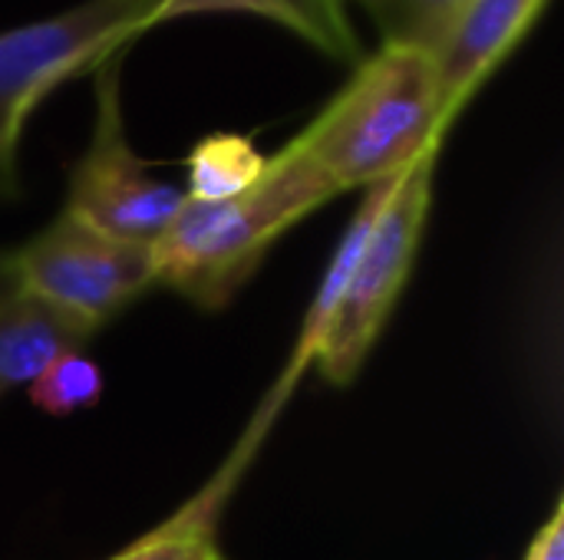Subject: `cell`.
<instances>
[{
    "label": "cell",
    "instance_id": "obj_1",
    "mask_svg": "<svg viewBox=\"0 0 564 560\" xmlns=\"http://www.w3.org/2000/svg\"><path fill=\"white\" fill-rule=\"evenodd\" d=\"M337 195L324 168L291 139L248 191L225 201L185 195L152 241L155 287H169L202 310L225 307L271 244Z\"/></svg>",
    "mask_w": 564,
    "mask_h": 560
},
{
    "label": "cell",
    "instance_id": "obj_2",
    "mask_svg": "<svg viewBox=\"0 0 564 560\" xmlns=\"http://www.w3.org/2000/svg\"><path fill=\"white\" fill-rule=\"evenodd\" d=\"M449 129L433 56L380 46L354 66L347 86L294 142L344 195L400 178L440 152Z\"/></svg>",
    "mask_w": 564,
    "mask_h": 560
},
{
    "label": "cell",
    "instance_id": "obj_3",
    "mask_svg": "<svg viewBox=\"0 0 564 560\" xmlns=\"http://www.w3.org/2000/svg\"><path fill=\"white\" fill-rule=\"evenodd\" d=\"M145 30L135 0H83L0 33V198L17 195V149L33 109L66 79L122 56Z\"/></svg>",
    "mask_w": 564,
    "mask_h": 560
},
{
    "label": "cell",
    "instance_id": "obj_4",
    "mask_svg": "<svg viewBox=\"0 0 564 560\" xmlns=\"http://www.w3.org/2000/svg\"><path fill=\"white\" fill-rule=\"evenodd\" d=\"M436 162L440 152L420 158L410 172H403L393 182V191L367 238L344 304L317 356L321 376L334 386H347L357 380L364 360L370 356L413 274V261L433 205Z\"/></svg>",
    "mask_w": 564,
    "mask_h": 560
},
{
    "label": "cell",
    "instance_id": "obj_5",
    "mask_svg": "<svg viewBox=\"0 0 564 560\" xmlns=\"http://www.w3.org/2000/svg\"><path fill=\"white\" fill-rule=\"evenodd\" d=\"M182 201L185 191L152 178L149 165L132 152L119 99V56L106 59L96 69L93 135L69 172L63 211L109 238L152 244L169 228Z\"/></svg>",
    "mask_w": 564,
    "mask_h": 560
},
{
    "label": "cell",
    "instance_id": "obj_6",
    "mask_svg": "<svg viewBox=\"0 0 564 560\" xmlns=\"http://www.w3.org/2000/svg\"><path fill=\"white\" fill-rule=\"evenodd\" d=\"M23 277L56 307L96 330L155 287L152 244L109 238L69 211L13 251Z\"/></svg>",
    "mask_w": 564,
    "mask_h": 560
},
{
    "label": "cell",
    "instance_id": "obj_7",
    "mask_svg": "<svg viewBox=\"0 0 564 560\" xmlns=\"http://www.w3.org/2000/svg\"><path fill=\"white\" fill-rule=\"evenodd\" d=\"M93 333V323L56 307L23 277L13 251H0V396L33 383L53 360L76 353Z\"/></svg>",
    "mask_w": 564,
    "mask_h": 560
},
{
    "label": "cell",
    "instance_id": "obj_8",
    "mask_svg": "<svg viewBox=\"0 0 564 560\" xmlns=\"http://www.w3.org/2000/svg\"><path fill=\"white\" fill-rule=\"evenodd\" d=\"M549 0H473L449 40L433 56L449 125L525 40Z\"/></svg>",
    "mask_w": 564,
    "mask_h": 560
},
{
    "label": "cell",
    "instance_id": "obj_9",
    "mask_svg": "<svg viewBox=\"0 0 564 560\" xmlns=\"http://www.w3.org/2000/svg\"><path fill=\"white\" fill-rule=\"evenodd\" d=\"M288 399H291V389L274 383V389L258 406L251 426L245 429L241 442L235 446V452L228 455L221 472L188 505H182L165 525L142 535L135 545H129L126 551H119L116 558L109 560H221V551H218L221 508L231 498V492L238 488V479L251 465L258 446L264 442L268 429L274 426V419H278V413L284 409Z\"/></svg>",
    "mask_w": 564,
    "mask_h": 560
},
{
    "label": "cell",
    "instance_id": "obj_10",
    "mask_svg": "<svg viewBox=\"0 0 564 560\" xmlns=\"http://www.w3.org/2000/svg\"><path fill=\"white\" fill-rule=\"evenodd\" d=\"M145 13L149 30L192 13H251L271 20L330 59L360 63L357 30L350 23L347 0H135Z\"/></svg>",
    "mask_w": 564,
    "mask_h": 560
},
{
    "label": "cell",
    "instance_id": "obj_11",
    "mask_svg": "<svg viewBox=\"0 0 564 560\" xmlns=\"http://www.w3.org/2000/svg\"><path fill=\"white\" fill-rule=\"evenodd\" d=\"M393 182H380V185L364 191V201H360L354 221L347 224L340 244L334 248V257H330V264H327V271H324V277H321V284L314 290V300H311L307 314H304L294 353H291L284 373L278 380L281 386L294 389L297 380L307 373V366L317 363V356L324 350V340L330 333V323H334V317H337V310L344 304V294L350 287V277L357 271V261H360V254L367 248V238H370V231H373V224H377V218H380V211H383V205H387V198L393 191Z\"/></svg>",
    "mask_w": 564,
    "mask_h": 560
},
{
    "label": "cell",
    "instance_id": "obj_12",
    "mask_svg": "<svg viewBox=\"0 0 564 560\" xmlns=\"http://www.w3.org/2000/svg\"><path fill=\"white\" fill-rule=\"evenodd\" d=\"M350 3V0H347ZM380 33V46H406L436 56L473 0H354Z\"/></svg>",
    "mask_w": 564,
    "mask_h": 560
},
{
    "label": "cell",
    "instance_id": "obj_13",
    "mask_svg": "<svg viewBox=\"0 0 564 560\" xmlns=\"http://www.w3.org/2000/svg\"><path fill=\"white\" fill-rule=\"evenodd\" d=\"M188 198L195 201H225L248 191L261 175L268 158L254 149L251 139L218 132L202 139L188 155Z\"/></svg>",
    "mask_w": 564,
    "mask_h": 560
},
{
    "label": "cell",
    "instance_id": "obj_14",
    "mask_svg": "<svg viewBox=\"0 0 564 560\" xmlns=\"http://www.w3.org/2000/svg\"><path fill=\"white\" fill-rule=\"evenodd\" d=\"M99 396H102V373L79 350L53 360L30 383V403L46 416H73L79 409L96 406Z\"/></svg>",
    "mask_w": 564,
    "mask_h": 560
},
{
    "label": "cell",
    "instance_id": "obj_15",
    "mask_svg": "<svg viewBox=\"0 0 564 560\" xmlns=\"http://www.w3.org/2000/svg\"><path fill=\"white\" fill-rule=\"evenodd\" d=\"M525 560H564V502L558 498L549 521L535 531Z\"/></svg>",
    "mask_w": 564,
    "mask_h": 560
}]
</instances>
